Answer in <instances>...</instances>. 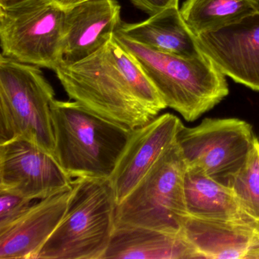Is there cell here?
Listing matches in <instances>:
<instances>
[{
  "instance_id": "cell-1",
  "label": "cell",
  "mask_w": 259,
  "mask_h": 259,
  "mask_svg": "<svg viewBox=\"0 0 259 259\" xmlns=\"http://www.w3.org/2000/svg\"><path fill=\"white\" fill-rule=\"evenodd\" d=\"M69 99L131 130L166 105L136 59L113 37L87 58L55 70Z\"/></svg>"
},
{
  "instance_id": "cell-2",
  "label": "cell",
  "mask_w": 259,
  "mask_h": 259,
  "mask_svg": "<svg viewBox=\"0 0 259 259\" xmlns=\"http://www.w3.org/2000/svg\"><path fill=\"white\" fill-rule=\"evenodd\" d=\"M54 157L71 177L110 179L133 130L75 101L51 104Z\"/></svg>"
},
{
  "instance_id": "cell-3",
  "label": "cell",
  "mask_w": 259,
  "mask_h": 259,
  "mask_svg": "<svg viewBox=\"0 0 259 259\" xmlns=\"http://www.w3.org/2000/svg\"><path fill=\"white\" fill-rule=\"evenodd\" d=\"M114 37L136 59L166 107L187 122L196 120L229 95L225 75L204 55L183 58L154 51L118 31Z\"/></svg>"
},
{
  "instance_id": "cell-4",
  "label": "cell",
  "mask_w": 259,
  "mask_h": 259,
  "mask_svg": "<svg viewBox=\"0 0 259 259\" xmlns=\"http://www.w3.org/2000/svg\"><path fill=\"white\" fill-rule=\"evenodd\" d=\"M116 207L110 179L72 180L64 216L37 259H103L115 230Z\"/></svg>"
},
{
  "instance_id": "cell-5",
  "label": "cell",
  "mask_w": 259,
  "mask_h": 259,
  "mask_svg": "<svg viewBox=\"0 0 259 259\" xmlns=\"http://www.w3.org/2000/svg\"><path fill=\"white\" fill-rule=\"evenodd\" d=\"M55 92L38 66L0 57V144L24 139L54 156Z\"/></svg>"
},
{
  "instance_id": "cell-6",
  "label": "cell",
  "mask_w": 259,
  "mask_h": 259,
  "mask_svg": "<svg viewBox=\"0 0 259 259\" xmlns=\"http://www.w3.org/2000/svg\"><path fill=\"white\" fill-rule=\"evenodd\" d=\"M186 168L176 140L117 204L115 227H141L182 233L189 216L184 190Z\"/></svg>"
},
{
  "instance_id": "cell-7",
  "label": "cell",
  "mask_w": 259,
  "mask_h": 259,
  "mask_svg": "<svg viewBox=\"0 0 259 259\" xmlns=\"http://www.w3.org/2000/svg\"><path fill=\"white\" fill-rule=\"evenodd\" d=\"M64 10L52 0L0 8L1 56L55 71L63 62Z\"/></svg>"
},
{
  "instance_id": "cell-8",
  "label": "cell",
  "mask_w": 259,
  "mask_h": 259,
  "mask_svg": "<svg viewBox=\"0 0 259 259\" xmlns=\"http://www.w3.org/2000/svg\"><path fill=\"white\" fill-rule=\"evenodd\" d=\"M257 139L248 122L236 118H205L180 128L177 143L187 167L230 186L248 160Z\"/></svg>"
},
{
  "instance_id": "cell-9",
  "label": "cell",
  "mask_w": 259,
  "mask_h": 259,
  "mask_svg": "<svg viewBox=\"0 0 259 259\" xmlns=\"http://www.w3.org/2000/svg\"><path fill=\"white\" fill-rule=\"evenodd\" d=\"M72 183L55 157L35 144L24 139L0 144V191L40 200Z\"/></svg>"
},
{
  "instance_id": "cell-10",
  "label": "cell",
  "mask_w": 259,
  "mask_h": 259,
  "mask_svg": "<svg viewBox=\"0 0 259 259\" xmlns=\"http://www.w3.org/2000/svg\"><path fill=\"white\" fill-rule=\"evenodd\" d=\"M196 40L203 55L225 76L259 92V13L199 34Z\"/></svg>"
},
{
  "instance_id": "cell-11",
  "label": "cell",
  "mask_w": 259,
  "mask_h": 259,
  "mask_svg": "<svg viewBox=\"0 0 259 259\" xmlns=\"http://www.w3.org/2000/svg\"><path fill=\"white\" fill-rule=\"evenodd\" d=\"M183 123L165 113L133 130L130 141L110 179L119 204L145 177L162 153L177 140Z\"/></svg>"
},
{
  "instance_id": "cell-12",
  "label": "cell",
  "mask_w": 259,
  "mask_h": 259,
  "mask_svg": "<svg viewBox=\"0 0 259 259\" xmlns=\"http://www.w3.org/2000/svg\"><path fill=\"white\" fill-rule=\"evenodd\" d=\"M122 23L117 0H90L64 10L62 63L73 64L95 54Z\"/></svg>"
},
{
  "instance_id": "cell-13",
  "label": "cell",
  "mask_w": 259,
  "mask_h": 259,
  "mask_svg": "<svg viewBox=\"0 0 259 259\" xmlns=\"http://www.w3.org/2000/svg\"><path fill=\"white\" fill-rule=\"evenodd\" d=\"M72 186L34 201L10 224L0 227V258L37 259L61 222Z\"/></svg>"
},
{
  "instance_id": "cell-14",
  "label": "cell",
  "mask_w": 259,
  "mask_h": 259,
  "mask_svg": "<svg viewBox=\"0 0 259 259\" xmlns=\"http://www.w3.org/2000/svg\"><path fill=\"white\" fill-rule=\"evenodd\" d=\"M182 233L199 258L253 259L259 250L257 222L213 221L189 215Z\"/></svg>"
},
{
  "instance_id": "cell-15",
  "label": "cell",
  "mask_w": 259,
  "mask_h": 259,
  "mask_svg": "<svg viewBox=\"0 0 259 259\" xmlns=\"http://www.w3.org/2000/svg\"><path fill=\"white\" fill-rule=\"evenodd\" d=\"M116 31L159 52L187 59L203 55L179 7L166 9L138 23L122 22Z\"/></svg>"
},
{
  "instance_id": "cell-16",
  "label": "cell",
  "mask_w": 259,
  "mask_h": 259,
  "mask_svg": "<svg viewBox=\"0 0 259 259\" xmlns=\"http://www.w3.org/2000/svg\"><path fill=\"white\" fill-rule=\"evenodd\" d=\"M199 258L183 233H169L141 227H115L103 259Z\"/></svg>"
},
{
  "instance_id": "cell-17",
  "label": "cell",
  "mask_w": 259,
  "mask_h": 259,
  "mask_svg": "<svg viewBox=\"0 0 259 259\" xmlns=\"http://www.w3.org/2000/svg\"><path fill=\"white\" fill-rule=\"evenodd\" d=\"M184 190L189 216L213 221L256 222L242 210L230 186L199 169L186 168Z\"/></svg>"
},
{
  "instance_id": "cell-18",
  "label": "cell",
  "mask_w": 259,
  "mask_h": 259,
  "mask_svg": "<svg viewBox=\"0 0 259 259\" xmlns=\"http://www.w3.org/2000/svg\"><path fill=\"white\" fill-rule=\"evenodd\" d=\"M180 10L189 29L198 36L259 13V0H186Z\"/></svg>"
},
{
  "instance_id": "cell-19",
  "label": "cell",
  "mask_w": 259,
  "mask_h": 259,
  "mask_svg": "<svg viewBox=\"0 0 259 259\" xmlns=\"http://www.w3.org/2000/svg\"><path fill=\"white\" fill-rule=\"evenodd\" d=\"M258 139L247 161L232 180L230 187L239 205L250 218L259 222Z\"/></svg>"
},
{
  "instance_id": "cell-20",
  "label": "cell",
  "mask_w": 259,
  "mask_h": 259,
  "mask_svg": "<svg viewBox=\"0 0 259 259\" xmlns=\"http://www.w3.org/2000/svg\"><path fill=\"white\" fill-rule=\"evenodd\" d=\"M35 201L16 194L0 191V227L19 218Z\"/></svg>"
},
{
  "instance_id": "cell-21",
  "label": "cell",
  "mask_w": 259,
  "mask_h": 259,
  "mask_svg": "<svg viewBox=\"0 0 259 259\" xmlns=\"http://www.w3.org/2000/svg\"><path fill=\"white\" fill-rule=\"evenodd\" d=\"M139 10L150 16L172 7H179V0H130Z\"/></svg>"
},
{
  "instance_id": "cell-22",
  "label": "cell",
  "mask_w": 259,
  "mask_h": 259,
  "mask_svg": "<svg viewBox=\"0 0 259 259\" xmlns=\"http://www.w3.org/2000/svg\"><path fill=\"white\" fill-rule=\"evenodd\" d=\"M52 1L62 10H66L90 0H52Z\"/></svg>"
},
{
  "instance_id": "cell-23",
  "label": "cell",
  "mask_w": 259,
  "mask_h": 259,
  "mask_svg": "<svg viewBox=\"0 0 259 259\" xmlns=\"http://www.w3.org/2000/svg\"><path fill=\"white\" fill-rule=\"evenodd\" d=\"M25 1L26 0H0V8H9Z\"/></svg>"
},
{
  "instance_id": "cell-24",
  "label": "cell",
  "mask_w": 259,
  "mask_h": 259,
  "mask_svg": "<svg viewBox=\"0 0 259 259\" xmlns=\"http://www.w3.org/2000/svg\"><path fill=\"white\" fill-rule=\"evenodd\" d=\"M253 259H259V250L255 253V254L254 255V257Z\"/></svg>"
},
{
  "instance_id": "cell-25",
  "label": "cell",
  "mask_w": 259,
  "mask_h": 259,
  "mask_svg": "<svg viewBox=\"0 0 259 259\" xmlns=\"http://www.w3.org/2000/svg\"><path fill=\"white\" fill-rule=\"evenodd\" d=\"M257 145H258V151H259V140H258V143H257Z\"/></svg>"
},
{
  "instance_id": "cell-26",
  "label": "cell",
  "mask_w": 259,
  "mask_h": 259,
  "mask_svg": "<svg viewBox=\"0 0 259 259\" xmlns=\"http://www.w3.org/2000/svg\"><path fill=\"white\" fill-rule=\"evenodd\" d=\"M258 227H259V222H258Z\"/></svg>"
}]
</instances>
